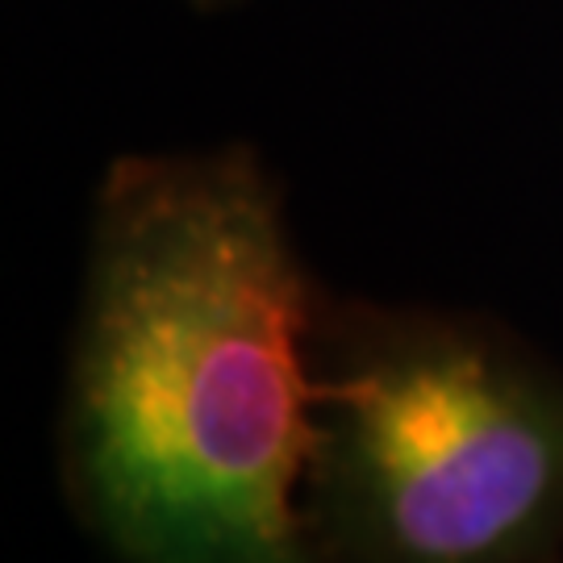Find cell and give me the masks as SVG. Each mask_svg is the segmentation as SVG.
<instances>
[{
	"label": "cell",
	"instance_id": "1",
	"mask_svg": "<svg viewBox=\"0 0 563 563\" xmlns=\"http://www.w3.org/2000/svg\"><path fill=\"white\" fill-rule=\"evenodd\" d=\"M325 292L255 146L104 172L71 334L59 481L118 563H305Z\"/></svg>",
	"mask_w": 563,
	"mask_h": 563
},
{
	"label": "cell",
	"instance_id": "2",
	"mask_svg": "<svg viewBox=\"0 0 563 563\" xmlns=\"http://www.w3.org/2000/svg\"><path fill=\"white\" fill-rule=\"evenodd\" d=\"M305 563H563V367L484 313L325 292Z\"/></svg>",
	"mask_w": 563,
	"mask_h": 563
}]
</instances>
